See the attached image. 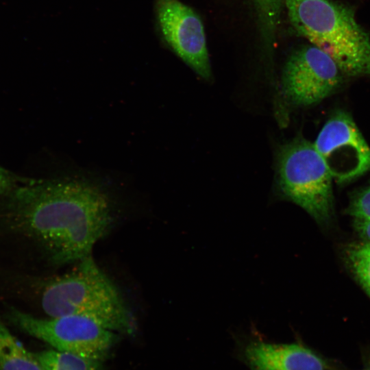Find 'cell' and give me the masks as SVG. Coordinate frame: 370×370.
Instances as JSON below:
<instances>
[{
  "mask_svg": "<svg viewBox=\"0 0 370 370\" xmlns=\"http://www.w3.org/2000/svg\"><path fill=\"white\" fill-rule=\"evenodd\" d=\"M9 194L4 212L7 224L38 243L56 265L90 255L112 221L108 195L87 181H34Z\"/></svg>",
  "mask_w": 370,
  "mask_h": 370,
  "instance_id": "obj_1",
  "label": "cell"
},
{
  "mask_svg": "<svg viewBox=\"0 0 370 370\" xmlns=\"http://www.w3.org/2000/svg\"><path fill=\"white\" fill-rule=\"evenodd\" d=\"M73 269L50 281L41 304L50 317L75 315L116 333L133 334L136 323L119 291L89 255Z\"/></svg>",
  "mask_w": 370,
  "mask_h": 370,
  "instance_id": "obj_2",
  "label": "cell"
},
{
  "mask_svg": "<svg viewBox=\"0 0 370 370\" xmlns=\"http://www.w3.org/2000/svg\"><path fill=\"white\" fill-rule=\"evenodd\" d=\"M295 32L328 54L344 75L370 76V36L354 9L334 0H285Z\"/></svg>",
  "mask_w": 370,
  "mask_h": 370,
  "instance_id": "obj_3",
  "label": "cell"
},
{
  "mask_svg": "<svg viewBox=\"0 0 370 370\" xmlns=\"http://www.w3.org/2000/svg\"><path fill=\"white\" fill-rule=\"evenodd\" d=\"M281 195L305 210L319 223L334 213L332 177L314 143L298 136L283 145L277 156Z\"/></svg>",
  "mask_w": 370,
  "mask_h": 370,
  "instance_id": "obj_4",
  "label": "cell"
},
{
  "mask_svg": "<svg viewBox=\"0 0 370 370\" xmlns=\"http://www.w3.org/2000/svg\"><path fill=\"white\" fill-rule=\"evenodd\" d=\"M8 317L18 329L55 349L101 361L106 358L117 340L116 332L79 316L42 319L11 308Z\"/></svg>",
  "mask_w": 370,
  "mask_h": 370,
  "instance_id": "obj_5",
  "label": "cell"
},
{
  "mask_svg": "<svg viewBox=\"0 0 370 370\" xmlns=\"http://www.w3.org/2000/svg\"><path fill=\"white\" fill-rule=\"evenodd\" d=\"M344 76L324 51L313 45L302 46L290 55L284 65L282 93L293 106L316 105L341 87Z\"/></svg>",
  "mask_w": 370,
  "mask_h": 370,
  "instance_id": "obj_6",
  "label": "cell"
},
{
  "mask_svg": "<svg viewBox=\"0 0 370 370\" xmlns=\"http://www.w3.org/2000/svg\"><path fill=\"white\" fill-rule=\"evenodd\" d=\"M314 145L339 185L370 171V147L346 111L337 110L328 119Z\"/></svg>",
  "mask_w": 370,
  "mask_h": 370,
  "instance_id": "obj_7",
  "label": "cell"
},
{
  "mask_svg": "<svg viewBox=\"0 0 370 370\" xmlns=\"http://www.w3.org/2000/svg\"><path fill=\"white\" fill-rule=\"evenodd\" d=\"M155 13L168 47L200 77L210 79L211 65L199 16L180 0H156Z\"/></svg>",
  "mask_w": 370,
  "mask_h": 370,
  "instance_id": "obj_8",
  "label": "cell"
},
{
  "mask_svg": "<svg viewBox=\"0 0 370 370\" xmlns=\"http://www.w3.org/2000/svg\"><path fill=\"white\" fill-rule=\"evenodd\" d=\"M245 356L252 370H325L324 361L309 349L295 343H249Z\"/></svg>",
  "mask_w": 370,
  "mask_h": 370,
  "instance_id": "obj_9",
  "label": "cell"
},
{
  "mask_svg": "<svg viewBox=\"0 0 370 370\" xmlns=\"http://www.w3.org/2000/svg\"><path fill=\"white\" fill-rule=\"evenodd\" d=\"M0 370H45L34 353L23 345L1 317Z\"/></svg>",
  "mask_w": 370,
  "mask_h": 370,
  "instance_id": "obj_10",
  "label": "cell"
},
{
  "mask_svg": "<svg viewBox=\"0 0 370 370\" xmlns=\"http://www.w3.org/2000/svg\"><path fill=\"white\" fill-rule=\"evenodd\" d=\"M34 354L45 370H101L102 361L71 352L51 349Z\"/></svg>",
  "mask_w": 370,
  "mask_h": 370,
  "instance_id": "obj_11",
  "label": "cell"
},
{
  "mask_svg": "<svg viewBox=\"0 0 370 370\" xmlns=\"http://www.w3.org/2000/svg\"><path fill=\"white\" fill-rule=\"evenodd\" d=\"M285 0H251L254 6L260 35L266 49L271 51Z\"/></svg>",
  "mask_w": 370,
  "mask_h": 370,
  "instance_id": "obj_12",
  "label": "cell"
},
{
  "mask_svg": "<svg viewBox=\"0 0 370 370\" xmlns=\"http://www.w3.org/2000/svg\"><path fill=\"white\" fill-rule=\"evenodd\" d=\"M345 263L370 297V243L366 241L349 244L345 249Z\"/></svg>",
  "mask_w": 370,
  "mask_h": 370,
  "instance_id": "obj_13",
  "label": "cell"
},
{
  "mask_svg": "<svg viewBox=\"0 0 370 370\" xmlns=\"http://www.w3.org/2000/svg\"><path fill=\"white\" fill-rule=\"evenodd\" d=\"M347 213L353 219H370V182L353 193Z\"/></svg>",
  "mask_w": 370,
  "mask_h": 370,
  "instance_id": "obj_14",
  "label": "cell"
},
{
  "mask_svg": "<svg viewBox=\"0 0 370 370\" xmlns=\"http://www.w3.org/2000/svg\"><path fill=\"white\" fill-rule=\"evenodd\" d=\"M16 186L14 176L0 166V195L9 193Z\"/></svg>",
  "mask_w": 370,
  "mask_h": 370,
  "instance_id": "obj_15",
  "label": "cell"
},
{
  "mask_svg": "<svg viewBox=\"0 0 370 370\" xmlns=\"http://www.w3.org/2000/svg\"><path fill=\"white\" fill-rule=\"evenodd\" d=\"M353 225L362 241L370 243V219H354Z\"/></svg>",
  "mask_w": 370,
  "mask_h": 370,
  "instance_id": "obj_16",
  "label": "cell"
},
{
  "mask_svg": "<svg viewBox=\"0 0 370 370\" xmlns=\"http://www.w3.org/2000/svg\"><path fill=\"white\" fill-rule=\"evenodd\" d=\"M363 370H370V363Z\"/></svg>",
  "mask_w": 370,
  "mask_h": 370,
  "instance_id": "obj_17",
  "label": "cell"
}]
</instances>
